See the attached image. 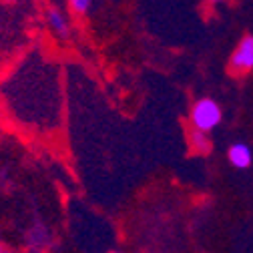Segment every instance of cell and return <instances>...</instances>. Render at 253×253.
I'll return each mask as SVG.
<instances>
[{
	"mask_svg": "<svg viewBox=\"0 0 253 253\" xmlns=\"http://www.w3.org/2000/svg\"><path fill=\"white\" fill-rule=\"evenodd\" d=\"M189 147H191L195 153H201V155L211 153V141H209L207 133H203L199 129H193L191 133H189Z\"/></svg>",
	"mask_w": 253,
	"mask_h": 253,
	"instance_id": "277c9868",
	"label": "cell"
},
{
	"mask_svg": "<svg viewBox=\"0 0 253 253\" xmlns=\"http://www.w3.org/2000/svg\"><path fill=\"white\" fill-rule=\"evenodd\" d=\"M191 121L195 125V129L207 133L211 129L219 125L221 121V109L215 101L211 99H201L195 107H193V113H191Z\"/></svg>",
	"mask_w": 253,
	"mask_h": 253,
	"instance_id": "6da1fadb",
	"label": "cell"
},
{
	"mask_svg": "<svg viewBox=\"0 0 253 253\" xmlns=\"http://www.w3.org/2000/svg\"><path fill=\"white\" fill-rule=\"evenodd\" d=\"M71 6L77 12H86V8L90 6V0H71Z\"/></svg>",
	"mask_w": 253,
	"mask_h": 253,
	"instance_id": "8992f818",
	"label": "cell"
},
{
	"mask_svg": "<svg viewBox=\"0 0 253 253\" xmlns=\"http://www.w3.org/2000/svg\"><path fill=\"white\" fill-rule=\"evenodd\" d=\"M251 149L245 145V143H235V145H231V149H229V161H231V165L233 167H237V169H247L249 165H251Z\"/></svg>",
	"mask_w": 253,
	"mask_h": 253,
	"instance_id": "3957f363",
	"label": "cell"
},
{
	"mask_svg": "<svg viewBox=\"0 0 253 253\" xmlns=\"http://www.w3.org/2000/svg\"><path fill=\"white\" fill-rule=\"evenodd\" d=\"M111 253H117V251H111Z\"/></svg>",
	"mask_w": 253,
	"mask_h": 253,
	"instance_id": "9c48e42d",
	"label": "cell"
},
{
	"mask_svg": "<svg viewBox=\"0 0 253 253\" xmlns=\"http://www.w3.org/2000/svg\"><path fill=\"white\" fill-rule=\"evenodd\" d=\"M0 253H2V245H0Z\"/></svg>",
	"mask_w": 253,
	"mask_h": 253,
	"instance_id": "ba28073f",
	"label": "cell"
},
{
	"mask_svg": "<svg viewBox=\"0 0 253 253\" xmlns=\"http://www.w3.org/2000/svg\"><path fill=\"white\" fill-rule=\"evenodd\" d=\"M231 69L235 73H247L253 69V37H245L231 56Z\"/></svg>",
	"mask_w": 253,
	"mask_h": 253,
	"instance_id": "7a4b0ae2",
	"label": "cell"
},
{
	"mask_svg": "<svg viewBox=\"0 0 253 253\" xmlns=\"http://www.w3.org/2000/svg\"><path fill=\"white\" fill-rule=\"evenodd\" d=\"M209 2H221V0H209Z\"/></svg>",
	"mask_w": 253,
	"mask_h": 253,
	"instance_id": "52a82bcc",
	"label": "cell"
},
{
	"mask_svg": "<svg viewBox=\"0 0 253 253\" xmlns=\"http://www.w3.org/2000/svg\"><path fill=\"white\" fill-rule=\"evenodd\" d=\"M48 22H50V26L54 28V33L58 37H69V24H67L65 16H62L60 12L48 10Z\"/></svg>",
	"mask_w": 253,
	"mask_h": 253,
	"instance_id": "5b68a950",
	"label": "cell"
}]
</instances>
